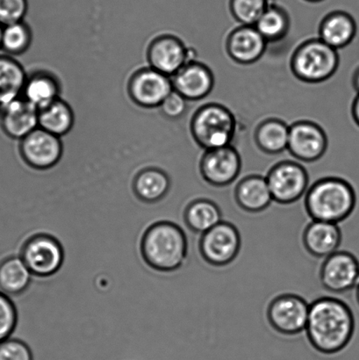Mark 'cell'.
<instances>
[{
    "label": "cell",
    "mask_w": 359,
    "mask_h": 360,
    "mask_svg": "<svg viewBox=\"0 0 359 360\" xmlns=\"http://www.w3.org/2000/svg\"><path fill=\"white\" fill-rule=\"evenodd\" d=\"M242 247V238L237 226L221 221L200 236L198 252L204 262L214 267H224L234 262Z\"/></svg>",
    "instance_id": "8992f818"
},
{
    "label": "cell",
    "mask_w": 359,
    "mask_h": 360,
    "mask_svg": "<svg viewBox=\"0 0 359 360\" xmlns=\"http://www.w3.org/2000/svg\"><path fill=\"white\" fill-rule=\"evenodd\" d=\"M339 51L321 39L302 41L290 58V70L298 80L306 84H321L332 79L339 70Z\"/></svg>",
    "instance_id": "5b68a950"
},
{
    "label": "cell",
    "mask_w": 359,
    "mask_h": 360,
    "mask_svg": "<svg viewBox=\"0 0 359 360\" xmlns=\"http://www.w3.org/2000/svg\"><path fill=\"white\" fill-rule=\"evenodd\" d=\"M351 83H353V86L355 91H356L358 94H359V66L356 70H355L353 79H351Z\"/></svg>",
    "instance_id": "8d00e7d4"
},
{
    "label": "cell",
    "mask_w": 359,
    "mask_h": 360,
    "mask_svg": "<svg viewBox=\"0 0 359 360\" xmlns=\"http://www.w3.org/2000/svg\"><path fill=\"white\" fill-rule=\"evenodd\" d=\"M32 41L33 34L31 27L24 20L3 27L1 49L6 55H23L30 49Z\"/></svg>",
    "instance_id": "f546056e"
},
{
    "label": "cell",
    "mask_w": 359,
    "mask_h": 360,
    "mask_svg": "<svg viewBox=\"0 0 359 360\" xmlns=\"http://www.w3.org/2000/svg\"><path fill=\"white\" fill-rule=\"evenodd\" d=\"M270 2V0H230L228 8L239 25L255 26Z\"/></svg>",
    "instance_id": "4dcf8cb0"
},
{
    "label": "cell",
    "mask_w": 359,
    "mask_h": 360,
    "mask_svg": "<svg viewBox=\"0 0 359 360\" xmlns=\"http://www.w3.org/2000/svg\"><path fill=\"white\" fill-rule=\"evenodd\" d=\"M20 158L32 170L51 171L58 167L63 154L61 137L37 128L20 141Z\"/></svg>",
    "instance_id": "9c48e42d"
},
{
    "label": "cell",
    "mask_w": 359,
    "mask_h": 360,
    "mask_svg": "<svg viewBox=\"0 0 359 360\" xmlns=\"http://www.w3.org/2000/svg\"><path fill=\"white\" fill-rule=\"evenodd\" d=\"M27 73L14 56L0 55V103L2 105L21 97Z\"/></svg>",
    "instance_id": "4316f807"
},
{
    "label": "cell",
    "mask_w": 359,
    "mask_h": 360,
    "mask_svg": "<svg viewBox=\"0 0 359 360\" xmlns=\"http://www.w3.org/2000/svg\"><path fill=\"white\" fill-rule=\"evenodd\" d=\"M240 153L233 146L204 150L199 163L200 174L209 186L221 188L230 186L241 174Z\"/></svg>",
    "instance_id": "30bf717a"
},
{
    "label": "cell",
    "mask_w": 359,
    "mask_h": 360,
    "mask_svg": "<svg viewBox=\"0 0 359 360\" xmlns=\"http://www.w3.org/2000/svg\"><path fill=\"white\" fill-rule=\"evenodd\" d=\"M188 100L176 91H172L160 105V110L169 120H178L188 111Z\"/></svg>",
    "instance_id": "e575fe53"
},
{
    "label": "cell",
    "mask_w": 359,
    "mask_h": 360,
    "mask_svg": "<svg viewBox=\"0 0 359 360\" xmlns=\"http://www.w3.org/2000/svg\"><path fill=\"white\" fill-rule=\"evenodd\" d=\"M355 289H356V292H355V295H356V301H357L358 305L359 306V281L357 285V287L355 288Z\"/></svg>",
    "instance_id": "74e56055"
},
{
    "label": "cell",
    "mask_w": 359,
    "mask_h": 360,
    "mask_svg": "<svg viewBox=\"0 0 359 360\" xmlns=\"http://www.w3.org/2000/svg\"><path fill=\"white\" fill-rule=\"evenodd\" d=\"M175 187L174 177L164 169L155 165L141 169L133 182L136 196L148 203L164 200Z\"/></svg>",
    "instance_id": "ffe728a7"
},
{
    "label": "cell",
    "mask_w": 359,
    "mask_h": 360,
    "mask_svg": "<svg viewBox=\"0 0 359 360\" xmlns=\"http://www.w3.org/2000/svg\"><path fill=\"white\" fill-rule=\"evenodd\" d=\"M237 129L238 122L234 112L218 102H209L200 107L190 122L192 139L204 150L233 146Z\"/></svg>",
    "instance_id": "277c9868"
},
{
    "label": "cell",
    "mask_w": 359,
    "mask_h": 360,
    "mask_svg": "<svg viewBox=\"0 0 359 360\" xmlns=\"http://www.w3.org/2000/svg\"><path fill=\"white\" fill-rule=\"evenodd\" d=\"M27 10V0H0V24L6 26L23 21Z\"/></svg>",
    "instance_id": "d6a6232c"
},
{
    "label": "cell",
    "mask_w": 359,
    "mask_h": 360,
    "mask_svg": "<svg viewBox=\"0 0 359 360\" xmlns=\"http://www.w3.org/2000/svg\"><path fill=\"white\" fill-rule=\"evenodd\" d=\"M18 324V311L13 299L0 292V343L12 338Z\"/></svg>",
    "instance_id": "1f68e13d"
},
{
    "label": "cell",
    "mask_w": 359,
    "mask_h": 360,
    "mask_svg": "<svg viewBox=\"0 0 359 360\" xmlns=\"http://www.w3.org/2000/svg\"><path fill=\"white\" fill-rule=\"evenodd\" d=\"M3 25L0 24V49H1V39H2V33H3Z\"/></svg>",
    "instance_id": "f35d334b"
},
{
    "label": "cell",
    "mask_w": 359,
    "mask_h": 360,
    "mask_svg": "<svg viewBox=\"0 0 359 360\" xmlns=\"http://www.w3.org/2000/svg\"><path fill=\"white\" fill-rule=\"evenodd\" d=\"M38 108L23 97L4 105L0 111V127L9 139L20 141L39 128Z\"/></svg>",
    "instance_id": "ac0fdd59"
},
{
    "label": "cell",
    "mask_w": 359,
    "mask_h": 360,
    "mask_svg": "<svg viewBox=\"0 0 359 360\" xmlns=\"http://www.w3.org/2000/svg\"><path fill=\"white\" fill-rule=\"evenodd\" d=\"M221 221L223 213L220 207L214 200L205 197L192 199L184 212L185 228L193 235L202 236Z\"/></svg>",
    "instance_id": "cb8c5ba5"
},
{
    "label": "cell",
    "mask_w": 359,
    "mask_h": 360,
    "mask_svg": "<svg viewBox=\"0 0 359 360\" xmlns=\"http://www.w3.org/2000/svg\"><path fill=\"white\" fill-rule=\"evenodd\" d=\"M174 90L188 101H198L212 93L216 84L214 74L206 63L195 59L183 66L171 77Z\"/></svg>",
    "instance_id": "e0dca14e"
},
{
    "label": "cell",
    "mask_w": 359,
    "mask_h": 360,
    "mask_svg": "<svg viewBox=\"0 0 359 360\" xmlns=\"http://www.w3.org/2000/svg\"><path fill=\"white\" fill-rule=\"evenodd\" d=\"M142 253L147 264L155 270H181L189 264V232L174 222H158L144 235Z\"/></svg>",
    "instance_id": "7a4b0ae2"
},
{
    "label": "cell",
    "mask_w": 359,
    "mask_h": 360,
    "mask_svg": "<svg viewBox=\"0 0 359 360\" xmlns=\"http://www.w3.org/2000/svg\"><path fill=\"white\" fill-rule=\"evenodd\" d=\"M274 202L291 205L304 196L309 187V175L299 161H280L266 176Z\"/></svg>",
    "instance_id": "52a82bcc"
},
{
    "label": "cell",
    "mask_w": 359,
    "mask_h": 360,
    "mask_svg": "<svg viewBox=\"0 0 359 360\" xmlns=\"http://www.w3.org/2000/svg\"><path fill=\"white\" fill-rule=\"evenodd\" d=\"M61 82L55 73L48 70H35L27 74L21 97L39 110L61 98Z\"/></svg>",
    "instance_id": "603a6c76"
},
{
    "label": "cell",
    "mask_w": 359,
    "mask_h": 360,
    "mask_svg": "<svg viewBox=\"0 0 359 360\" xmlns=\"http://www.w3.org/2000/svg\"><path fill=\"white\" fill-rule=\"evenodd\" d=\"M342 238L339 224L328 221L312 220L302 233L305 250L316 259H325L337 252Z\"/></svg>",
    "instance_id": "d6986e66"
},
{
    "label": "cell",
    "mask_w": 359,
    "mask_h": 360,
    "mask_svg": "<svg viewBox=\"0 0 359 360\" xmlns=\"http://www.w3.org/2000/svg\"><path fill=\"white\" fill-rule=\"evenodd\" d=\"M268 44L255 26L239 25L227 35L225 51L237 65H252L263 58Z\"/></svg>",
    "instance_id": "2e32d148"
},
{
    "label": "cell",
    "mask_w": 359,
    "mask_h": 360,
    "mask_svg": "<svg viewBox=\"0 0 359 360\" xmlns=\"http://www.w3.org/2000/svg\"><path fill=\"white\" fill-rule=\"evenodd\" d=\"M351 116L359 128V94L354 98L353 105H351Z\"/></svg>",
    "instance_id": "d590c367"
},
{
    "label": "cell",
    "mask_w": 359,
    "mask_h": 360,
    "mask_svg": "<svg viewBox=\"0 0 359 360\" xmlns=\"http://www.w3.org/2000/svg\"><path fill=\"white\" fill-rule=\"evenodd\" d=\"M0 360H34L33 352L27 344L10 338L0 343Z\"/></svg>",
    "instance_id": "836d02e7"
},
{
    "label": "cell",
    "mask_w": 359,
    "mask_h": 360,
    "mask_svg": "<svg viewBox=\"0 0 359 360\" xmlns=\"http://www.w3.org/2000/svg\"><path fill=\"white\" fill-rule=\"evenodd\" d=\"M20 257L34 276L47 278L61 270L65 252L58 240L47 235H39L25 245Z\"/></svg>",
    "instance_id": "9a60e30c"
},
{
    "label": "cell",
    "mask_w": 359,
    "mask_h": 360,
    "mask_svg": "<svg viewBox=\"0 0 359 360\" xmlns=\"http://www.w3.org/2000/svg\"><path fill=\"white\" fill-rule=\"evenodd\" d=\"M305 1L309 2V3H320L325 1V0H305Z\"/></svg>",
    "instance_id": "ab89813d"
},
{
    "label": "cell",
    "mask_w": 359,
    "mask_h": 360,
    "mask_svg": "<svg viewBox=\"0 0 359 360\" xmlns=\"http://www.w3.org/2000/svg\"><path fill=\"white\" fill-rule=\"evenodd\" d=\"M304 205L312 220L339 224L353 214L357 205L356 191L346 179L329 176L308 187Z\"/></svg>",
    "instance_id": "3957f363"
},
{
    "label": "cell",
    "mask_w": 359,
    "mask_h": 360,
    "mask_svg": "<svg viewBox=\"0 0 359 360\" xmlns=\"http://www.w3.org/2000/svg\"><path fill=\"white\" fill-rule=\"evenodd\" d=\"M328 136L318 122L300 120L290 125L287 150L299 162L314 163L325 156Z\"/></svg>",
    "instance_id": "4fadbf2b"
},
{
    "label": "cell",
    "mask_w": 359,
    "mask_h": 360,
    "mask_svg": "<svg viewBox=\"0 0 359 360\" xmlns=\"http://www.w3.org/2000/svg\"><path fill=\"white\" fill-rule=\"evenodd\" d=\"M306 334L320 354H339L348 347L355 333V317L346 302L332 296L315 299L309 305Z\"/></svg>",
    "instance_id": "6da1fadb"
},
{
    "label": "cell",
    "mask_w": 359,
    "mask_h": 360,
    "mask_svg": "<svg viewBox=\"0 0 359 360\" xmlns=\"http://www.w3.org/2000/svg\"><path fill=\"white\" fill-rule=\"evenodd\" d=\"M319 278L322 288L332 294L350 292L359 281V261L351 252L337 250L325 257L320 268Z\"/></svg>",
    "instance_id": "5bb4252c"
},
{
    "label": "cell",
    "mask_w": 359,
    "mask_h": 360,
    "mask_svg": "<svg viewBox=\"0 0 359 360\" xmlns=\"http://www.w3.org/2000/svg\"><path fill=\"white\" fill-rule=\"evenodd\" d=\"M309 305L301 296L282 294L270 302L266 319L277 333L293 337L303 333L307 326Z\"/></svg>",
    "instance_id": "ba28073f"
},
{
    "label": "cell",
    "mask_w": 359,
    "mask_h": 360,
    "mask_svg": "<svg viewBox=\"0 0 359 360\" xmlns=\"http://www.w3.org/2000/svg\"><path fill=\"white\" fill-rule=\"evenodd\" d=\"M38 122L39 128L62 137L72 129L75 115L68 102L59 98L46 107L39 109Z\"/></svg>",
    "instance_id": "83f0119b"
},
{
    "label": "cell",
    "mask_w": 359,
    "mask_h": 360,
    "mask_svg": "<svg viewBox=\"0 0 359 360\" xmlns=\"http://www.w3.org/2000/svg\"><path fill=\"white\" fill-rule=\"evenodd\" d=\"M290 125L282 119L269 117L256 125L253 139L263 153L278 155L287 150Z\"/></svg>",
    "instance_id": "d4e9b609"
},
{
    "label": "cell",
    "mask_w": 359,
    "mask_h": 360,
    "mask_svg": "<svg viewBox=\"0 0 359 360\" xmlns=\"http://www.w3.org/2000/svg\"><path fill=\"white\" fill-rule=\"evenodd\" d=\"M358 25L349 13L336 10L326 14L319 25V38L333 49L339 51L347 47L356 37Z\"/></svg>",
    "instance_id": "7402d4cb"
},
{
    "label": "cell",
    "mask_w": 359,
    "mask_h": 360,
    "mask_svg": "<svg viewBox=\"0 0 359 360\" xmlns=\"http://www.w3.org/2000/svg\"><path fill=\"white\" fill-rule=\"evenodd\" d=\"M3 105L1 103H0V111H1V108H2Z\"/></svg>",
    "instance_id": "60d3db41"
},
{
    "label": "cell",
    "mask_w": 359,
    "mask_h": 360,
    "mask_svg": "<svg viewBox=\"0 0 359 360\" xmlns=\"http://www.w3.org/2000/svg\"><path fill=\"white\" fill-rule=\"evenodd\" d=\"M195 59V49L188 47L177 35H158L148 46L149 66L169 77L174 76L183 66Z\"/></svg>",
    "instance_id": "8fae6325"
},
{
    "label": "cell",
    "mask_w": 359,
    "mask_h": 360,
    "mask_svg": "<svg viewBox=\"0 0 359 360\" xmlns=\"http://www.w3.org/2000/svg\"><path fill=\"white\" fill-rule=\"evenodd\" d=\"M26 263L20 256L10 257L0 262V292L16 300L26 292L33 281Z\"/></svg>",
    "instance_id": "484cf974"
},
{
    "label": "cell",
    "mask_w": 359,
    "mask_h": 360,
    "mask_svg": "<svg viewBox=\"0 0 359 360\" xmlns=\"http://www.w3.org/2000/svg\"><path fill=\"white\" fill-rule=\"evenodd\" d=\"M234 197L237 206L249 214L262 213L273 201L266 176L259 174L248 175L239 180Z\"/></svg>",
    "instance_id": "44dd1931"
},
{
    "label": "cell",
    "mask_w": 359,
    "mask_h": 360,
    "mask_svg": "<svg viewBox=\"0 0 359 360\" xmlns=\"http://www.w3.org/2000/svg\"><path fill=\"white\" fill-rule=\"evenodd\" d=\"M126 88L130 100L138 107L148 109L159 108L174 91L171 77L150 66L136 70L130 76Z\"/></svg>",
    "instance_id": "7c38bea8"
},
{
    "label": "cell",
    "mask_w": 359,
    "mask_h": 360,
    "mask_svg": "<svg viewBox=\"0 0 359 360\" xmlns=\"http://www.w3.org/2000/svg\"><path fill=\"white\" fill-rule=\"evenodd\" d=\"M255 27L268 44H276L284 40L289 33V13L285 7L272 1L256 21Z\"/></svg>",
    "instance_id": "f1b7e54d"
}]
</instances>
